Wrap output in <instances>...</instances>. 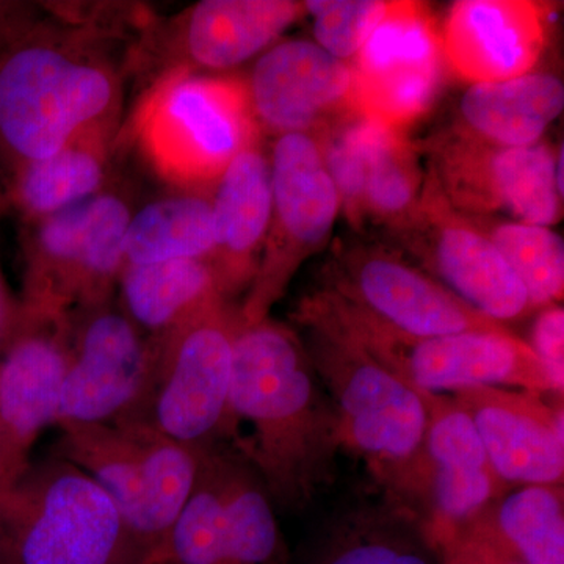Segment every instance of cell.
Segmentation results:
<instances>
[{
    "label": "cell",
    "mask_w": 564,
    "mask_h": 564,
    "mask_svg": "<svg viewBox=\"0 0 564 564\" xmlns=\"http://www.w3.org/2000/svg\"><path fill=\"white\" fill-rule=\"evenodd\" d=\"M240 423L250 433L229 445L251 463L274 503L300 510L332 480L344 447L339 413L303 340L270 318L240 323L234 337L228 440Z\"/></svg>",
    "instance_id": "obj_1"
},
{
    "label": "cell",
    "mask_w": 564,
    "mask_h": 564,
    "mask_svg": "<svg viewBox=\"0 0 564 564\" xmlns=\"http://www.w3.org/2000/svg\"><path fill=\"white\" fill-rule=\"evenodd\" d=\"M120 96L117 70L98 52L35 22L0 51V162L13 174L104 133Z\"/></svg>",
    "instance_id": "obj_2"
},
{
    "label": "cell",
    "mask_w": 564,
    "mask_h": 564,
    "mask_svg": "<svg viewBox=\"0 0 564 564\" xmlns=\"http://www.w3.org/2000/svg\"><path fill=\"white\" fill-rule=\"evenodd\" d=\"M295 318L332 326L421 392L455 393L494 386L558 395L532 347L510 329L414 337L326 288L306 296Z\"/></svg>",
    "instance_id": "obj_3"
},
{
    "label": "cell",
    "mask_w": 564,
    "mask_h": 564,
    "mask_svg": "<svg viewBox=\"0 0 564 564\" xmlns=\"http://www.w3.org/2000/svg\"><path fill=\"white\" fill-rule=\"evenodd\" d=\"M315 372L339 413L344 447L351 448L399 507L413 481L429 411L423 392L332 326L296 318Z\"/></svg>",
    "instance_id": "obj_4"
},
{
    "label": "cell",
    "mask_w": 564,
    "mask_h": 564,
    "mask_svg": "<svg viewBox=\"0 0 564 564\" xmlns=\"http://www.w3.org/2000/svg\"><path fill=\"white\" fill-rule=\"evenodd\" d=\"M117 505L58 456L28 463L0 486V547L18 564H118Z\"/></svg>",
    "instance_id": "obj_5"
},
{
    "label": "cell",
    "mask_w": 564,
    "mask_h": 564,
    "mask_svg": "<svg viewBox=\"0 0 564 564\" xmlns=\"http://www.w3.org/2000/svg\"><path fill=\"white\" fill-rule=\"evenodd\" d=\"M143 150L159 172L188 185L217 182L232 159L259 140L245 82L176 69L140 111Z\"/></svg>",
    "instance_id": "obj_6"
},
{
    "label": "cell",
    "mask_w": 564,
    "mask_h": 564,
    "mask_svg": "<svg viewBox=\"0 0 564 564\" xmlns=\"http://www.w3.org/2000/svg\"><path fill=\"white\" fill-rule=\"evenodd\" d=\"M239 311L220 302L158 340L150 392L132 421L204 451L226 443Z\"/></svg>",
    "instance_id": "obj_7"
},
{
    "label": "cell",
    "mask_w": 564,
    "mask_h": 564,
    "mask_svg": "<svg viewBox=\"0 0 564 564\" xmlns=\"http://www.w3.org/2000/svg\"><path fill=\"white\" fill-rule=\"evenodd\" d=\"M131 217L120 195L102 191L29 223L22 310L69 315L110 300L126 263Z\"/></svg>",
    "instance_id": "obj_8"
},
{
    "label": "cell",
    "mask_w": 564,
    "mask_h": 564,
    "mask_svg": "<svg viewBox=\"0 0 564 564\" xmlns=\"http://www.w3.org/2000/svg\"><path fill=\"white\" fill-rule=\"evenodd\" d=\"M270 165L272 223L258 272L239 311L242 325L269 318L300 265L328 242L340 212L339 193L314 135L278 137Z\"/></svg>",
    "instance_id": "obj_9"
},
{
    "label": "cell",
    "mask_w": 564,
    "mask_h": 564,
    "mask_svg": "<svg viewBox=\"0 0 564 564\" xmlns=\"http://www.w3.org/2000/svg\"><path fill=\"white\" fill-rule=\"evenodd\" d=\"M158 352V340L111 299L70 313L69 364L55 426L132 421L150 392Z\"/></svg>",
    "instance_id": "obj_10"
},
{
    "label": "cell",
    "mask_w": 564,
    "mask_h": 564,
    "mask_svg": "<svg viewBox=\"0 0 564 564\" xmlns=\"http://www.w3.org/2000/svg\"><path fill=\"white\" fill-rule=\"evenodd\" d=\"M423 400L429 423L422 454L397 508L417 522L436 551L511 486L492 469L473 421L452 393L423 392Z\"/></svg>",
    "instance_id": "obj_11"
},
{
    "label": "cell",
    "mask_w": 564,
    "mask_h": 564,
    "mask_svg": "<svg viewBox=\"0 0 564 564\" xmlns=\"http://www.w3.org/2000/svg\"><path fill=\"white\" fill-rule=\"evenodd\" d=\"M443 41L422 2H389L352 58L350 107L367 120L406 131L432 109L444 82Z\"/></svg>",
    "instance_id": "obj_12"
},
{
    "label": "cell",
    "mask_w": 564,
    "mask_h": 564,
    "mask_svg": "<svg viewBox=\"0 0 564 564\" xmlns=\"http://www.w3.org/2000/svg\"><path fill=\"white\" fill-rule=\"evenodd\" d=\"M556 152L547 143L502 148L458 131L434 147V180L459 214H507L527 225H556L563 196Z\"/></svg>",
    "instance_id": "obj_13"
},
{
    "label": "cell",
    "mask_w": 564,
    "mask_h": 564,
    "mask_svg": "<svg viewBox=\"0 0 564 564\" xmlns=\"http://www.w3.org/2000/svg\"><path fill=\"white\" fill-rule=\"evenodd\" d=\"M399 232L426 273L475 311L507 325L532 313L524 285L477 223L445 199L433 173L414 217Z\"/></svg>",
    "instance_id": "obj_14"
},
{
    "label": "cell",
    "mask_w": 564,
    "mask_h": 564,
    "mask_svg": "<svg viewBox=\"0 0 564 564\" xmlns=\"http://www.w3.org/2000/svg\"><path fill=\"white\" fill-rule=\"evenodd\" d=\"M326 289L414 337L508 329L475 311L432 274L380 247L340 252Z\"/></svg>",
    "instance_id": "obj_15"
},
{
    "label": "cell",
    "mask_w": 564,
    "mask_h": 564,
    "mask_svg": "<svg viewBox=\"0 0 564 564\" xmlns=\"http://www.w3.org/2000/svg\"><path fill=\"white\" fill-rule=\"evenodd\" d=\"M68 364L69 315L22 310L20 325L0 348V486L28 466L40 434L57 425Z\"/></svg>",
    "instance_id": "obj_16"
},
{
    "label": "cell",
    "mask_w": 564,
    "mask_h": 564,
    "mask_svg": "<svg viewBox=\"0 0 564 564\" xmlns=\"http://www.w3.org/2000/svg\"><path fill=\"white\" fill-rule=\"evenodd\" d=\"M473 421L492 469L508 486L563 485V404L522 389L478 388L452 393Z\"/></svg>",
    "instance_id": "obj_17"
},
{
    "label": "cell",
    "mask_w": 564,
    "mask_h": 564,
    "mask_svg": "<svg viewBox=\"0 0 564 564\" xmlns=\"http://www.w3.org/2000/svg\"><path fill=\"white\" fill-rule=\"evenodd\" d=\"M259 129L314 135L351 110L350 65L318 44L289 40L269 47L247 84Z\"/></svg>",
    "instance_id": "obj_18"
},
{
    "label": "cell",
    "mask_w": 564,
    "mask_h": 564,
    "mask_svg": "<svg viewBox=\"0 0 564 564\" xmlns=\"http://www.w3.org/2000/svg\"><path fill=\"white\" fill-rule=\"evenodd\" d=\"M545 39V9L525 0L456 2L441 33L445 63L473 85L532 73Z\"/></svg>",
    "instance_id": "obj_19"
},
{
    "label": "cell",
    "mask_w": 564,
    "mask_h": 564,
    "mask_svg": "<svg viewBox=\"0 0 564 564\" xmlns=\"http://www.w3.org/2000/svg\"><path fill=\"white\" fill-rule=\"evenodd\" d=\"M210 203L215 251L209 262L229 299L254 280L272 223V165L259 140L226 166Z\"/></svg>",
    "instance_id": "obj_20"
},
{
    "label": "cell",
    "mask_w": 564,
    "mask_h": 564,
    "mask_svg": "<svg viewBox=\"0 0 564 564\" xmlns=\"http://www.w3.org/2000/svg\"><path fill=\"white\" fill-rule=\"evenodd\" d=\"M306 13L292 0H202L181 18L180 47L196 68H236L272 47Z\"/></svg>",
    "instance_id": "obj_21"
},
{
    "label": "cell",
    "mask_w": 564,
    "mask_h": 564,
    "mask_svg": "<svg viewBox=\"0 0 564 564\" xmlns=\"http://www.w3.org/2000/svg\"><path fill=\"white\" fill-rule=\"evenodd\" d=\"M58 430L52 454L79 467L109 494L121 516L122 552L143 510L147 429L133 423H70Z\"/></svg>",
    "instance_id": "obj_22"
},
{
    "label": "cell",
    "mask_w": 564,
    "mask_h": 564,
    "mask_svg": "<svg viewBox=\"0 0 564 564\" xmlns=\"http://www.w3.org/2000/svg\"><path fill=\"white\" fill-rule=\"evenodd\" d=\"M121 310L141 333L161 339L220 302V281L209 261L180 259L124 263L120 278Z\"/></svg>",
    "instance_id": "obj_23"
},
{
    "label": "cell",
    "mask_w": 564,
    "mask_h": 564,
    "mask_svg": "<svg viewBox=\"0 0 564 564\" xmlns=\"http://www.w3.org/2000/svg\"><path fill=\"white\" fill-rule=\"evenodd\" d=\"M563 107V82L551 74L529 73L516 79L474 84L459 106L462 131L494 147H533Z\"/></svg>",
    "instance_id": "obj_24"
},
{
    "label": "cell",
    "mask_w": 564,
    "mask_h": 564,
    "mask_svg": "<svg viewBox=\"0 0 564 564\" xmlns=\"http://www.w3.org/2000/svg\"><path fill=\"white\" fill-rule=\"evenodd\" d=\"M563 502V485L519 486L463 530L516 563L564 564Z\"/></svg>",
    "instance_id": "obj_25"
},
{
    "label": "cell",
    "mask_w": 564,
    "mask_h": 564,
    "mask_svg": "<svg viewBox=\"0 0 564 564\" xmlns=\"http://www.w3.org/2000/svg\"><path fill=\"white\" fill-rule=\"evenodd\" d=\"M101 135L80 137L50 158L14 170L10 207L33 223L101 193L107 177Z\"/></svg>",
    "instance_id": "obj_26"
},
{
    "label": "cell",
    "mask_w": 564,
    "mask_h": 564,
    "mask_svg": "<svg viewBox=\"0 0 564 564\" xmlns=\"http://www.w3.org/2000/svg\"><path fill=\"white\" fill-rule=\"evenodd\" d=\"M215 251L210 198L174 195L155 199L132 214L126 232V263L203 259Z\"/></svg>",
    "instance_id": "obj_27"
},
{
    "label": "cell",
    "mask_w": 564,
    "mask_h": 564,
    "mask_svg": "<svg viewBox=\"0 0 564 564\" xmlns=\"http://www.w3.org/2000/svg\"><path fill=\"white\" fill-rule=\"evenodd\" d=\"M423 185L421 162L406 133L378 122L364 184V223L399 232L414 217Z\"/></svg>",
    "instance_id": "obj_28"
},
{
    "label": "cell",
    "mask_w": 564,
    "mask_h": 564,
    "mask_svg": "<svg viewBox=\"0 0 564 564\" xmlns=\"http://www.w3.org/2000/svg\"><path fill=\"white\" fill-rule=\"evenodd\" d=\"M159 564H256L226 530L217 478L206 448L199 451L195 489L170 533Z\"/></svg>",
    "instance_id": "obj_29"
},
{
    "label": "cell",
    "mask_w": 564,
    "mask_h": 564,
    "mask_svg": "<svg viewBox=\"0 0 564 564\" xmlns=\"http://www.w3.org/2000/svg\"><path fill=\"white\" fill-rule=\"evenodd\" d=\"M524 285L532 310L558 304L564 292V243L545 226L519 221L489 223L481 228Z\"/></svg>",
    "instance_id": "obj_30"
},
{
    "label": "cell",
    "mask_w": 564,
    "mask_h": 564,
    "mask_svg": "<svg viewBox=\"0 0 564 564\" xmlns=\"http://www.w3.org/2000/svg\"><path fill=\"white\" fill-rule=\"evenodd\" d=\"M392 510L352 519L317 564H436L417 522Z\"/></svg>",
    "instance_id": "obj_31"
},
{
    "label": "cell",
    "mask_w": 564,
    "mask_h": 564,
    "mask_svg": "<svg viewBox=\"0 0 564 564\" xmlns=\"http://www.w3.org/2000/svg\"><path fill=\"white\" fill-rule=\"evenodd\" d=\"M377 124L348 110L314 133L323 162L339 193L340 209L355 228L364 225V184Z\"/></svg>",
    "instance_id": "obj_32"
},
{
    "label": "cell",
    "mask_w": 564,
    "mask_h": 564,
    "mask_svg": "<svg viewBox=\"0 0 564 564\" xmlns=\"http://www.w3.org/2000/svg\"><path fill=\"white\" fill-rule=\"evenodd\" d=\"M318 46L337 61H352L383 20L389 2L381 0H307Z\"/></svg>",
    "instance_id": "obj_33"
},
{
    "label": "cell",
    "mask_w": 564,
    "mask_h": 564,
    "mask_svg": "<svg viewBox=\"0 0 564 564\" xmlns=\"http://www.w3.org/2000/svg\"><path fill=\"white\" fill-rule=\"evenodd\" d=\"M530 347L543 364L554 384L555 392L563 397L564 389V311L558 304L543 307L533 323Z\"/></svg>",
    "instance_id": "obj_34"
},
{
    "label": "cell",
    "mask_w": 564,
    "mask_h": 564,
    "mask_svg": "<svg viewBox=\"0 0 564 564\" xmlns=\"http://www.w3.org/2000/svg\"><path fill=\"white\" fill-rule=\"evenodd\" d=\"M434 552L440 556V564H519L464 530L448 536Z\"/></svg>",
    "instance_id": "obj_35"
},
{
    "label": "cell",
    "mask_w": 564,
    "mask_h": 564,
    "mask_svg": "<svg viewBox=\"0 0 564 564\" xmlns=\"http://www.w3.org/2000/svg\"><path fill=\"white\" fill-rule=\"evenodd\" d=\"M31 3L0 2V51L35 24Z\"/></svg>",
    "instance_id": "obj_36"
},
{
    "label": "cell",
    "mask_w": 564,
    "mask_h": 564,
    "mask_svg": "<svg viewBox=\"0 0 564 564\" xmlns=\"http://www.w3.org/2000/svg\"><path fill=\"white\" fill-rule=\"evenodd\" d=\"M21 317V300L13 295L9 282H7L2 269H0V348L18 328Z\"/></svg>",
    "instance_id": "obj_37"
},
{
    "label": "cell",
    "mask_w": 564,
    "mask_h": 564,
    "mask_svg": "<svg viewBox=\"0 0 564 564\" xmlns=\"http://www.w3.org/2000/svg\"><path fill=\"white\" fill-rule=\"evenodd\" d=\"M11 174L0 162V214L10 207Z\"/></svg>",
    "instance_id": "obj_38"
},
{
    "label": "cell",
    "mask_w": 564,
    "mask_h": 564,
    "mask_svg": "<svg viewBox=\"0 0 564 564\" xmlns=\"http://www.w3.org/2000/svg\"><path fill=\"white\" fill-rule=\"evenodd\" d=\"M0 564H18L14 562L13 558L9 555V552L3 551L2 547H0Z\"/></svg>",
    "instance_id": "obj_39"
},
{
    "label": "cell",
    "mask_w": 564,
    "mask_h": 564,
    "mask_svg": "<svg viewBox=\"0 0 564 564\" xmlns=\"http://www.w3.org/2000/svg\"><path fill=\"white\" fill-rule=\"evenodd\" d=\"M0 484H2V458H0Z\"/></svg>",
    "instance_id": "obj_40"
}]
</instances>
